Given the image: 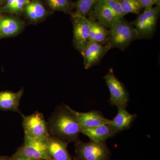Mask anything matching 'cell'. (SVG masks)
I'll list each match as a JSON object with an SVG mask.
<instances>
[{"mask_svg":"<svg viewBox=\"0 0 160 160\" xmlns=\"http://www.w3.org/2000/svg\"><path fill=\"white\" fill-rule=\"evenodd\" d=\"M69 143L64 140L50 136L47 142V151L52 160H74L68 150Z\"/></svg>","mask_w":160,"mask_h":160,"instance_id":"cell-12","label":"cell"},{"mask_svg":"<svg viewBox=\"0 0 160 160\" xmlns=\"http://www.w3.org/2000/svg\"><path fill=\"white\" fill-rule=\"evenodd\" d=\"M22 126L25 136L46 140L50 136L48 124L41 112H37L29 115L23 116Z\"/></svg>","mask_w":160,"mask_h":160,"instance_id":"cell-6","label":"cell"},{"mask_svg":"<svg viewBox=\"0 0 160 160\" xmlns=\"http://www.w3.org/2000/svg\"><path fill=\"white\" fill-rule=\"evenodd\" d=\"M3 17L2 16V15H1V13H0V21L2 20V18Z\"/></svg>","mask_w":160,"mask_h":160,"instance_id":"cell-28","label":"cell"},{"mask_svg":"<svg viewBox=\"0 0 160 160\" xmlns=\"http://www.w3.org/2000/svg\"><path fill=\"white\" fill-rule=\"evenodd\" d=\"M89 16V18L95 20L109 29L121 19L107 6L105 0H99Z\"/></svg>","mask_w":160,"mask_h":160,"instance_id":"cell-10","label":"cell"},{"mask_svg":"<svg viewBox=\"0 0 160 160\" xmlns=\"http://www.w3.org/2000/svg\"><path fill=\"white\" fill-rule=\"evenodd\" d=\"M160 11V5L156 7L145 8L142 13L131 24L138 32V39L146 38L151 36L154 32Z\"/></svg>","mask_w":160,"mask_h":160,"instance_id":"cell-4","label":"cell"},{"mask_svg":"<svg viewBox=\"0 0 160 160\" xmlns=\"http://www.w3.org/2000/svg\"><path fill=\"white\" fill-rule=\"evenodd\" d=\"M118 108L117 114L108 124L116 134L129 129L137 117V114L129 113L126 108Z\"/></svg>","mask_w":160,"mask_h":160,"instance_id":"cell-11","label":"cell"},{"mask_svg":"<svg viewBox=\"0 0 160 160\" xmlns=\"http://www.w3.org/2000/svg\"><path fill=\"white\" fill-rule=\"evenodd\" d=\"M90 22V31L89 41L107 45L110 30L95 20L89 18Z\"/></svg>","mask_w":160,"mask_h":160,"instance_id":"cell-18","label":"cell"},{"mask_svg":"<svg viewBox=\"0 0 160 160\" xmlns=\"http://www.w3.org/2000/svg\"><path fill=\"white\" fill-rule=\"evenodd\" d=\"M9 160H37L32 159L29 158L25 157L23 156L15 154H13L10 157Z\"/></svg>","mask_w":160,"mask_h":160,"instance_id":"cell-25","label":"cell"},{"mask_svg":"<svg viewBox=\"0 0 160 160\" xmlns=\"http://www.w3.org/2000/svg\"><path fill=\"white\" fill-rule=\"evenodd\" d=\"M104 79L110 92L109 102L111 106L126 108L129 104V92L123 83L115 75L112 68L109 69Z\"/></svg>","mask_w":160,"mask_h":160,"instance_id":"cell-5","label":"cell"},{"mask_svg":"<svg viewBox=\"0 0 160 160\" xmlns=\"http://www.w3.org/2000/svg\"><path fill=\"white\" fill-rule=\"evenodd\" d=\"M10 157L6 156H0V160H9Z\"/></svg>","mask_w":160,"mask_h":160,"instance_id":"cell-26","label":"cell"},{"mask_svg":"<svg viewBox=\"0 0 160 160\" xmlns=\"http://www.w3.org/2000/svg\"><path fill=\"white\" fill-rule=\"evenodd\" d=\"M75 152L78 160H110L111 158V151L106 142H83L80 140L75 143Z\"/></svg>","mask_w":160,"mask_h":160,"instance_id":"cell-3","label":"cell"},{"mask_svg":"<svg viewBox=\"0 0 160 160\" xmlns=\"http://www.w3.org/2000/svg\"><path fill=\"white\" fill-rule=\"evenodd\" d=\"M23 93V89L17 92H0V110L19 112L20 101Z\"/></svg>","mask_w":160,"mask_h":160,"instance_id":"cell-14","label":"cell"},{"mask_svg":"<svg viewBox=\"0 0 160 160\" xmlns=\"http://www.w3.org/2000/svg\"><path fill=\"white\" fill-rule=\"evenodd\" d=\"M99 0H78L75 3V11L73 13L86 17L89 15Z\"/></svg>","mask_w":160,"mask_h":160,"instance_id":"cell-21","label":"cell"},{"mask_svg":"<svg viewBox=\"0 0 160 160\" xmlns=\"http://www.w3.org/2000/svg\"><path fill=\"white\" fill-rule=\"evenodd\" d=\"M7 0H0V5H3L6 2Z\"/></svg>","mask_w":160,"mask_h":160,"instance_id":"cell-27","label":"cell"},{"mask_svg":"<svg viewBox=\"0 0 160 160\" xmlns=\"http://www.w3.org/2000/svg\"><path fill=\"white\" fill-rule=\"evenodd\" d=\"M110 30L107 45L110 49L124 50L135 40L138 39L137 31L131 23L124 18L116 23Z\"/></svg>","mask_w":160,"mask_h":160,"instance_id":"cell-2","label":"cell"},{"mask_svg":"<svg viewBox=\"0 0 160 160\" xmlns=\"http://www.w3.org/2000/svg\"><path fill=\"white\" fill-rule=\"evenodd\" d=\"M143 8L152 7L154 5H160V0H139Z\"/></svg>","mask_w":160,"mask_h":160,"instance_id":"cell-24","label":"cell"},{"mask_svg":"<svg viewBox=\"0 0 160 160\" xmlns=\"http://www.w3.org/2000/svg\"><path fill=\"white\" fill-rule=\"evenodd\" d=\"M73 112L77 118L81 129L108 125L110 120L105 118L101 112L97 110L79 112L73 109Z\"/></svg>","mask_w":160,"mask_h":160,"instance_id":"cell-13","label":"cell"},{"mask_svg":"<svg viewBox=\"0 0 160 160\" xmlns=\"http://www.w3.org/2000/svg\"><path fill=\"white\" fill-rule=\"evenodd\" d=\"M72 22L73 26V42L75 47L81 54L89 41L90 31V22L86 17L72 13Z\"/></svg>","mask_w":160,"mask_h":160,"instance_id":"cell-8","label":"cell"},{"mask_svg":"<svg viewBox=\"0 0 160 160\" xmlns=\"http://www.w3.org/2000/svg\"><path fill=\"white\" fill-rule=\"evenodd\" d=\"M48 140L31 138L25 136L24 143L15 153L32 159L52 160L47 151Z\"/></svg>","mask_w":160,"mask_h":160,"instance_id":"cell-7","label":"cell"},{"mask_svg":"<svg viewBox=\"0 0 160 160\" xmlns=\"http://www.w3.org/2000/svg\"><path fill=\"white\" fill-rule=\"evenodd\" d=\"M48 124L50 136L68 143L80 141L81 128L73 109L66 104L58 106L49 118Z\"/></svg>","mask_w":160,"mask_h":160,"instance_id":"cell-1","label":"cell"},{"mask_svg":"<svg viewBox=\"0 0 160 160\" xmlns=\"http://www.w3.org/2000/svg\"><path fill=\"white\" fill-rule=\"evenodd\" d=\"M46 4L53 11L71 13L75 8V3L71 0H46Z\"/></svg>","mask_w":160,"mask_h":160,"instance_id":"cell-20","label":"cell"},{"mask_svg":"<svg viewBox=\"0 0 160 160\" xmlns=\"http://www.w3.org/2000/svg\"><path fill=\"white\" fill-rule=\"evenodd\" d=\"M30 0H7L0 8V12L16 15L21 14L24 11L25 6Z\"/></svg>","mask_w":160,"mask_h":160,"instance_id":"cell-19","label":"cell"},{"mask_svg":"<svg viewBox=\"0 0 160 160\" xmlns=\"http://www.w3.org/2000/svg\"><path fill=\"white\" fill-rule=\"evenodd\" d=\"M27 18L33 23L44 20L48 14L46 8L38 0H32L24 8V11Z\"/></svg>","mask_w":160,"mask_h":160,"instance_id":"cell-17","label":"cell"},{"mask_svg":"<svg viewBox=\"0 0 160 160\" xmlns=\"http://www.w3.org/2000/svg\"><path fill=\"white\" fill-rule=\"evenodd\" d=\"M2 35H1V34H0V39H1V38H2Z\"/></svg>","mask_w":160,"mask_h":160,"instance_id":"cell-29","label":"cell"},{"mask_svg":"<svg viewBox=\"0 0 160 160\" xmlns=\"http://www.w3.org/2000/svg\"><path fill=\"white\" fill-rule=\"evenodd\" d=\"M81 133L89 138L90 141L97 142H106L116 135L108 125L82 129Z\"/></svg>","mask_w":160,"mask_h":160,"instance_id":"cell-16","label":"cell"},{"mask_svg":"<svg viewBox=\"0 0 160 160\" xmlns=\"http://www.w3.org/2000/svg\"><path fill=\"white\" fill-rule=\"evenodd\" d=\"M124 15L129 13L139 14L143 9L139 0H120Z\"/></svg>","mask_w":160,"mask_h":160,"instance_id":"cell-22","label":"cell"},{"mask_svg":"<svg viewBox=\"0 0 160 160\" xmlns=\"http://www.w3.org/2000/svg\"><path fill=\"white\" fill-rule=\"evenodd\" d=\"M24 24L22 20L12 16L3 17L0 21V34L2 37L15 36L22 31Z\"/></svg>","mask_w":160,"mask_h":160,"instance_id":"cell-15","label":"cell"},{"mask_svg":"<svg viewBox=\"0 0 160 160\" xmlns=\"http://www.w3.org/2000/svg\"><path fill=\"white\" fill-rule=\"evenodd\" d=\"M107 6L114 12L119 18H124L125 16L123 13L120 0H105Z\"/></svg>","mask_w":160,"mask_h":160,"instance_id":"cell-23","label":"cell"},{"mask_svg":"<svg viewBox=\"0 0 160 160\" xmlns=\"http://www.w3.org/2000/svg\"><path fill=\"white\" fill-rule=\"evenodd\" d=\"M109 49L108 45L88 41L81 54L84 59L85 69H90L98 64Z\"/></svg>","mask_w":160,"mask_h":160,"instance_id":"cell-9","label":"cell"}]
</instances>
